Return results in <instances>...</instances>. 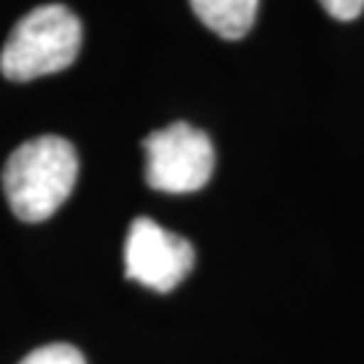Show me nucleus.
I'll list each match as a JSON object with an SVG mask.
<instances>
[{
    "label": "nucleus",
    "mask_w": 364,
    "mask_h": 364,
    "mask_svg": "<svg viewBox=\"0 0 364 364\" xmlns=\"http://www.w3.org/2000/svg\"><path fill=\"white\" fill-rule=\"evenodd\" d=\"M195 267V246L159 227L154 219H135L124 240V275L141 287L168 294Z\"/></svg>",
    "instance_id": "obj_4"
},
{
    "label": "nucleus",
    "mask_w": 364,
    "mask_h": 364,
    "mask_svg": "<svg viewBox=\"0 0 364 364\" xmlns=\"http://www.w3.org/2000/svg\"><path fill=\"white\" fill-rule=\"evenodd\" d=\"M318 3L324 6L329 16H335L340 22H351L364 9V0H318Z\"/></svg>",
    "instance_id": "obj_7"
},
{
    "label": "nucleus",
    "mask_w": 364,
    "mask_h": 364,
    "mask_svg": "<svg viewBox=\"0 0 364 364\" xmlns=\"http://www.w3.org/2000/svg\"><path fill=\"white\" fill-rule=\"evenodd\" d=\"M19 364H87L78 348L68 346V343H52V346H43L38 351L27 353Z\"/></svg>",
    "instance_id": "obj_6"
},
{
    "label": "nucleus",
    "mask_w": 364,
    "mask_h": 364,
    "mask_svg": "<svg viewBox=\"0 0 364 364\" xmlns=\"http://www.w3.org/2000/svg\"><path fill=\"white\" fill-rule=\"evenodd\" d=\"M203 25L227 41L243 38L257 22L259 0H189Z\"/></svg>",
    "instance_id": "obj_5"
},
{
    "label": "nucleus",
    "mask_w": 364,
    "mask_h": 364,
    "mask_svg": "<svg viewBox=\"0 0 364 364\" xmlns=\"http://www.w3.org/2000/svg\"><path fill=\"white\" fill-rule=\"evenodd\" d=\"M78 176L76 149L65 138L41 135L22 144L3 168V192L14 216L38 224L63 208Z\"/></svg>",
    "instance_id": "obj_1"
},
{
    "label": "nucleus",
    "mask_w": 364,
    "mask_h": 364,
    "mask_svg": "<svg viewBox=\"0 0 364 364\" xmlns=\"http://www.w3.org/2000/svg\"><path fill=\"white\" fill-rule=\"evenodd\" d=\"M81 49V22L68 6H38L14 25L0 52V70L9 81L60 73L73 65Z\"/></svg>",
    "instance_id": "obj_2"
},
{
    "label": "nucleus",
    "mask_w": 364,
    "mask_h": 364,
    "mask_svg": "<svg viewBox=\"0 0 364 364\" xmlns=\"http://www.w3.org/2000/svg\"><path fill=\"white\" fill-rule=\"evenodd\" d=\"M146 183L159 192L186 195L210 181L216 151L210 138L186 122L151 132L144 141Z\"/></svg>",
    "instance_id": "obj_3"
}]
</instances>
